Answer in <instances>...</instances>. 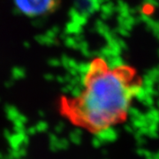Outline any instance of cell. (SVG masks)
Here are the masks:
<instances>
[{
  "mask_svg": "<svg viewBox=\"0 0 159 159\" xmlns=\"http://www.w3.org/2000/svg\"><path fill=\"white\" fill-rule=\"evenodd\" d=\"M142 86V76L133 66L111 67L103 58L95 57L87 68L79 95L61 97L58 111L74 126L92 134H101L127 119Z\"/></svg>",
  "mask_w": 159,
  "mask_h": 159,
  "instance_id": "1",
  "label": "cell"
},
{
  "mask_svg": "<svg viewBox=\"0 0 159 159\" xmlns=\"http://www.w3.org/2000/svg\"><path fill=\"white\" fill-rule=\"evenodd\" d=\"M61 0H14L17 8L29 17L51 13L57 9Z\"/></svg>",
  "mask_w": 159,
  "mask_h": 159,
  "instance_id": "2",
  "label": "cell"
}]
</instances>
